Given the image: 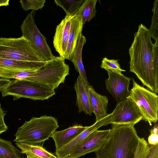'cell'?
Wrapping results in <instances>:
<instances>
[{
	"mask_svg": "<svg viewBox=\"0 0 158 158\" xmlns=\"http://www.w3.org/2000/svg\"><path fill=\"white\" fill-rule=\"evenodd\" d=\"M148 143L151 145L158 144V133L150 132V135L148 138Z\"/></svg>",
	"mask_w": 158,
	"mask_h": 158,
	"instance_id": "f546056e",
	"label": "cell"
},
{
	"mask_svg": "<svg viewBox=\"0 0 158 158\" xmlns=\"http://www.w3.org/2000/svg\"><path fill=\"white\" fill-rule=\"evenodd\" d=\"M149 151L148 144L143 138H139L134 158H146Z\"/></svg>",
	"mask_w": 158,
	"mask_h": 158,
	"instance_id": "d4e9b609",
	"label": "cell"
},
{
	"mask_svg": "<svg viewBox=\"0 0 158 158\" xmlns=\"http://www.w3.org/2000/svg\"><path fill=\"white\" fill-rule=\"evenodd\" d=\"M10 80L9 79L1 78H0V89L8 85Z\"/></svg>",
	"mask_w": 158,
	"mask_h": 158,
	"instance_id": "4dcf8cb0",
	"label": "cell"
},
{
	"mask_svg": "<svg viewBox=\"0 0 158 158\" xmlns=\"http://www.w3.org/2000/svg\"><path fill=\"white\" fill-rule=\"evenodd\" d=\"M9 0H0V7L9 5Z\"/></svg>",
	"mask_w": 158,
	"mask_h": 158,
	"instance_id": "1f68e13d",
	"label": "cell"
},
{
	"mask_svg": "<svg viewBox=\"0 0 158 158\" xmlns=\"http://www.w3.org/2000/svg\"><path fill=\"white\" fill-rule=\"evenodd\" d=\"M0 107H1V104L0 103Z\"/></svg>",
	"mask_w": 158,
	"mask_h": 158,
	"instance_id": "d6a6232c",
	"label": "cell"
},
{
	"mask_svg": "<svg viewBox=\"0 0 158 158\" xmlns=\"http://www.w3.org/2000/svg\"><path fill=\"white\" fill-rule=\"evenodd\" d=\"M101 67L106 71L110 70L120 72H125L126 70L122 69L118 62V60L109 59L106 57L104 58L102 61Z\"/></svg>",
	"mask_w": 158,
	"mask_h": 158,
	"instance_id": "4316f807",
	"label": "cell"
},
{
	"mask_svg": "<svg viewBox=\"0 0 158 158\" xmlns=\"http://www.w3.org/2000/svg\"><path fill=\"white\" fill-rule=\"evenodd\" d=\"M129 49L130 71L135 73L143 86L158 93V44H153L149 29L142 24L134 34Z\"/></svg>",
	"mask_w": 158,
	"mask_h": 158,
	"instance_id": "6da1fadb",
	"label": "cell"
},
{
	"mask_svg": "<svg viewBox=\"0 0 158 158\" xmlns=\"http://www.w3.org/2000/svg\"><path fill=\"white\" fill-rule=\"evenodd\" d=\"M133 124L112 125L107 141L96 158H134L139 137Z\"/></svg>",
	"mask_w": 158,
	"mask_h": 158,
	"instance_id": "7a4b0ae2",
	"label": "cell"
},
{
	"mask_svg": "<svg viewBox=\"0 0 158 158\" xmlns=\"http://www.w3.org/2000/svg\"><path fill=\"white\" fill-rule=\"evenodd\" d=\"M142 119V116L135 103L131 99L127 98L117 104L111 113L110 124L135 125Z\"/></svg>",
	"mask_w": 158,
	"mask_h": 158,
	"instance_id": "9c48e42d",
	"label": "cell"
},
{
	"mask_svg": "<svg viewBox=\"0 0 158 158\" xmlns=\"http://www.w3.org/2000/svg\"><path fill=\"white\" fill-rule=\"evenodd\" d=\"M84 25L80 16L75 15L72 17L64 59L72 60L79 37L82 34Z\"/></svg>",
	"mask_w": 158,
	"mask_h": 158,
	"instance_id": "9a60e30c",
	"label": "cell"
},
{
	"mask_svg": "<svg viewBox=\"0 0 158 158\" xmlns=\"http://www.w3.org/2000/svg\"><path fill=\"white\" fill-rule=\"evenodd\" d=\"M84 0H55L54 3L62 8L66 13V15L73 17L78 11Z\"/></svg>",
	"mask_w": 158,
	"mask_h": 158,
	"instance_id": "603a6c76",
	"label": "cell"
},
{
	"mask_svg": "<svg viewBox=\"0 0 158 158\" xmlns=\"http://www.w3.org/2000/svg\"><path fill=\"white\" fill-rule=\"evenodd\" d=\"M98 0H84L75 15L81 18L84 24L91 20L96 15V6Z\"/></svg>",
	"mask_w": 158,
	"mask_h": 158,
	"instance_id": "44dd1931",
	"label": "cell"
},
{
	"mask_svg": "<svg viewBox=\"0 0 158 158\" xmlns=\"http://www.w3.org/2000/svg\"><path fill=\"white\" fill-rule=\"evenodd\" d=\"M153 15L152 19V23L149 29L152 37L156 41H158V0L155 1L152 10Z\"/></svg>",
	"mask_w": 158,
	"mask_h": 158,
	"instance_id": "cb8c5ba5",
	"label": "cell"
},
{
	"mask_svg": "<svg viewBox=\"0 0 158 158\" xmlns=\"http://www.w3.org/2000/svg\"><path fill=\"white\" fill-rule=\"evenodd\" d=\"M47 61H23L0 58V77L11 79L19 73L39 69Z\"/></svg>",
	"mask_w": 158,
	"mask_h": 158,
	"instance_id": "7c38bea8",
	"label": "cell"
},
{
	"mask_svg": "<svg viewBox=\"0 0 158 158\" xmlns=\"http://www.w3.org/2000/svg\"><path fill=\"white\" fill-rule=\"evenodd\" d=\"M72 17L66 15L56 26L53 37V44L56 51L58 53L60 56L64 59L66 53Z\"/></svg>",
	"mask_w": 158,
	"mask_h": 158,
	"instance_id": "5bb4252c",
	"label": "cell"
},
{
	"mask_svg": "<svg viewBox=\"0 0 158 158\" xmlns=\"http://www.w3.org/2000/svg\"><path fill=\"white\" fill-rule=\"evenodd\" d=\"M59 127L57 119L52 116L33 117L18 128L13 141L37 144L48 140Z\"/></svg>",
	"mask_w": 158,
	"mask_h": 158,
	"instance_id": "277c9868",
	"label": "cell"
},
{
	"mask_svg": "<svg viewBox=\"0 0 158 158\" xmlns=\"http://www.w3.org/2000/svg\"><path fill=\"white\" fill-rule=\"evenodd\" d=\"M23 154L11 141L0 138V158H24Z\"/></svg>",
	"mask_w": 158,
	"mask_h": 158,
	"instance_id": "7402d4cb",
	"label": "cell"
},
{
	"mask_svg": "<svg viewBox=\"0 0 158 158\" xmlns=\"http://www.w3.org/2000/svg\"><path fill=\"white\" fill-rule=\"evenodd\" d=\"M87 86L79 76L74 86L77 95V105L79 113L82 111L89 116L93 113V109L87 91Z\"/></svg>",
	"mask_w": 158,
	"mask_h": 158,
	"instance_id": "e0dca14e",
	"label": "cell"
},
{
	"mask_svg": "<svg viewBox=\"0 0 158 158\" xmlns=\"http://www.w3.org/2000/svg\"><path fill=\"white\" fill-rule=\"evenodd\" d=\"M111 113L96 121L92 125L88 127L72 140L61 148L56 150L54 154L58 158H64L69 155L89 135L102 126L110 124Z\"/></svg>",
	"mask_w": 158,
	"mask_h": 158,
	"instance_id": "4fadbf2b",
	"label": "cell"
},
{
	"mask_svg": "<svg viewBox=\"0 0 158 158\" xmlns=\"http://www.w3.org/2000/svg\"><path fill=\"white\" fill-rule=\"evenodd\" d=\"M15 144L21 149V153L26 154L25 158H58L47 151L42 146L19 143Z\"/></svg>",
	"mask_w": 158,
	"mask_h": 158,
	"instance_id": "d6986e66",
	"label": "cell"
},
{
	"mask_svg": "<svg viewBox=\"0 0 158 158\" xmlns=\"http://www.w3.org/2000/svg\"><path fill=\"white\" fill-rule=\"evenodd\" d=\"M108 78L105 80L106 88L118 103L129 95V88L131 78L124 76L120 72L108 70L106 71Z\"/></svg>",
	"mask_w": 158,
	"mask_h": 158,
	"instance_id": "8fae6325",
	"label": "cell"
},
{
	"mask_svg": "<svg viewBox=\"0 0 158 158\" xmlns=\"http://www.w3.org/2000/svg\"><path fill=\"white\" fill-rule=\"evenodd\" d=\"M148 145L149 151L146 158H158V144Z\"/></svg>",
	"mask_w": 158,
	"mask_h": 158,
	"instance_id": "f1b7e54d",
	"label": "cell"
},
{
	"mask_svg": "<svg viewBox=\"0 0 158 158\" xmlns=\"http://www.w3.org/2000/svg\"><path fill=\"white\" fill-rule=\"evenodd\" d=\"M133 87L127 98L131 99L135 104L142 115V120L148 122L150 126L158 120V96L132 78Z\"/></svg>",
	"mask_w": 158,
	"mask_h": 158,
	"instance_id": "52a82bcc",
	"label": "cell"
},
{
	"mask_svg": "<svg viewBox=\"0 0 158 158\" xmlns=\"http://www.w3.org/2000/svg\"><path fill=\"white\" fill-rule=\"evenodd\" d=\"M5 115L4 111L0 107V135L6 131L8 128L4 121V117Z\"/></svg>",
	"mask_w": 158,
	"mask_h": 158,
	"instance_id": "83f0119b",
	"label": "cell"
},
{
	"mask_svg": "<svg viewBox=\"0 0 158 158\" xmlns=\"http://www.w3.org/2000/svg\"><path fill=\"white\" fill-rule=\"evenodd\" d=\"M87 127L77 124L62 131H55L50 137L55 142L56 150L61 148L69 143Z\"/></svg>",
	"mask_w": 158,
	"mask_h": 158,
	"instance_id": "2e32d148",
	"label": "cell"
},
{
	"mask_svg": "<svg viewBox=\"0 0 158 158\" xmlns=\"http://www.w3.org/2000/svg\"><path fill=\"white\" fill-rule=\"evenodd\" d=\"M3 97L12 96L14 100L21 98L34 100L48 99L54 95V89L46 85L28 81L14 79L0 89Z\"/></svg>",
	"mask_w": 158,
	"mask_h": 158,
	"instance_id": "5b68a950",
	"label": "cell"
},
{
	"mask_svg": "<svg viewBox=\"0 0 158 158\" xmlns=\"http://www.w3.org/2000/svg\"><path fill=\"white\" fill-rule=\"evenodd\" d=\"M19 2L24 10L31 9L35 11L41 9L44 6L46 1L45 0H20Z\"/></svg>",
	"mask_w": 158,
	"mask_h": 158,
	"instance_id": "484cf974",
	"label": "cell"
},
{
	"mask_svg": "<svg viewBox=\"0 0 158 158\" xmlns=\"http://www.w3.org/2000/svg\"><path fill=\"white\" fill-rule=\"evenodd\" d=\"M0 58L23 61H44L23 35L18 38L0 37Z\"/></svg>",
	"mask_w": 158,
	"mask_h": 158,
	"instance_id": "8992f818",
	"label": "cell"
},
{
	"mask_svg": "<svg viewBox=\"0 0 158 158\" xmlns=\"http://www.w3.org/2000/svg\"><path fill=\"white\" fill-rule=\"evenodd\" d=\"M69 65L65 63L64 58L55 56L48 61L41 68L19 73L12 78L42 84L55 89L64 82L66 77L69 74Z\"/></svg>",
	"mask_w": 158,
	"mask_h": 158,
	"instance_id": "3957f363",
	"label": "cell"
},
{
	"mask_svg": "<svg viewBox=\"0 0 158 158\" xmlns=\"http://www.w3.org/2000/svg\"><path fill=\"white\" fill-rule=\"evenodd\" d=\"M87 91L97 121L108 115V99L107 96L97 93L92 85L87 87Z\"/></svg>",
	"mask_w": 158,
	"mask_h": 158,
	"instance_id": "ac0fdd59",
	"label": "cell"
},
{
	"mask_svg": "<svg viewBox=\"0 0 158 158\" xmlns=\"http://www.w3.org/2000/svg\"><path fill=\"white\" fill-rule=\"evenodd\" d=\"M110 129L97 130L87 136L73 152L64 158H79L99 149L107 141Z\"/></svg>",
	"mask_w": 158,
	"mask_h": 158,
	"instance_id": "30bf717a",
	"label": "cell"
},
{
	"mask_svg": "<svg viewBox=\"0 0 158 158\" xmlns=\"http://www.w3.org/2000/svg\"><path fill=\"white\" fill-rule=\"evenodd\" d=\"M86 42L85 37L81 34L78 40L71 61L73 64L75 69L79 73V76L88 86L90 85L86 77L82 59V48Z\"/></svg>",
	"mask_w": 158,
	"mask_h": 158,
	"instance_id": "ffe728a7",
	"label": "cell"
},
{
	"mask_svg": "<svg viewBox=\"0 0 158 158\" xmlns=\"http://www.w3.org/2000/svg\"><path fill=\"white\" fill-rule=\"evenodd\" d=\"M35 11L28 14L20 26L23 35L28 40L36 54L44 61L55 57L47 42V39L38 29L35 21Z\"/></svg>",
	"mask_w": 158,
	"mask_h": 158,
	"instance_id": "ba28073f",
	"label": "cell"
}]
</instances>
